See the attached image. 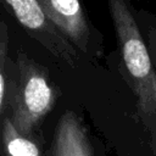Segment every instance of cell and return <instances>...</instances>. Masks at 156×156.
I'll return each instance as SVG.
<instances>
[{"instance_id":"cell-4","label":"cell","mask_w":156,"mask_h":156,"mask_svg":"<svg viewBox=\"0 0 156 156\" xmlns=\"http://www.w3.org/2000/svg\"><path fill=\"white\" fill-rule=\"evenodd\" d=\"M39 4L57 29L78 49L87 52L89 27L80 2L77 0H39Z\"/></svg>"},{"instance_id":"cell-8","label":"cell","mask_w":156,"mask_h":156,"mask_svg":"<svg viewBox=\"0 0 156 156\" xmlns=\"http://www.w3.org/2000/svg\"><path fill=\"white\" fill-rule=\"evenodd\" d=\"M149 51L156 67V30L150 29L149 32Z\"/></svg>"},{"instance_id":"cell-5","label":"cell","mask_w":156,"mask_h":156,"mask_svg":"<svg viewBox=\"0 0 156 156\" xmlns=\"http://www.w3.org/2000/svg\"><path fill=\"white\" fill-rule=\"evenodd\" d=\"M52 156H94L85 129L72 111H66L56 126Z\"/></svg>"},{"instance_id":"cell-3","label":"cell","mask_w":156,"mask_h":156,"mask_svg":"<svg viewBox=\"0 0 156 156\" xmlns=\"http://www.w3.org/2000/svg\"><path fill=\"white\" fill-rule=\"evenodd\" d=\"M17 21L37 40H39L55 56L62 58L72 67L76 66L77 52L67 38L57 29L43 11L37 0H4Z\"/></svg>"},{"instance_id":"cell-1","label":"cell","mask_w":156,"mask_h":156,"mask_svg":"<svg viewBox=\"0 0 156 156\" xmlns=\"http://www.w3.org/2000/svg\"><path fill=\"white\" fill-rule=\"evenodd\" d=\"M108 10L139 111L145 118L156 121V67L150 51L127 4L122 0H110Z\"/></svg>"},{"instance_id":"cell-7","label":"cell","mask_w":156,"mask_h":156,"mask_svg":"<svg viewBox=\"0 0 156 156\" xmlns=\"http://www.w3.org/2000/svg\"><path fill=\"white\" fill-rule=\"evenodd\" d=\"M9 50V34L6 30V24L1 22V35H0V108L4 112L6 107V93H7V82L5 74V62L7 58Z\"/></svg>"},{"instance_id":"cell-2","label":"cell","mask_w":156,"mask_h":156,"mask_svg":"<svg viewBox=\"0 0 156 156\" xmlns=\"http://www.w3.org/2000/svg\"><path fill=\"white\" fill-rule=\"evenodd\" d=\"M17 77L11 93V122L24 136H28L52 108L56 91L46 71L18 52Z\"/></svg>"},{"instance_id":"cell-6","label":"cell","mask_w":156,"mask_h":156,"mask_svg":"<svg viewBox=\"0 0 156 156\" xmlns=\"http://www.w3.org/2000/svg\"><path fill=\"white\" fill-rule=\"evenodd\" d=\"M2 140L6 156H41L38 146L15 128L10 117L2 122Z\"/></svg>"}]
</instances>
